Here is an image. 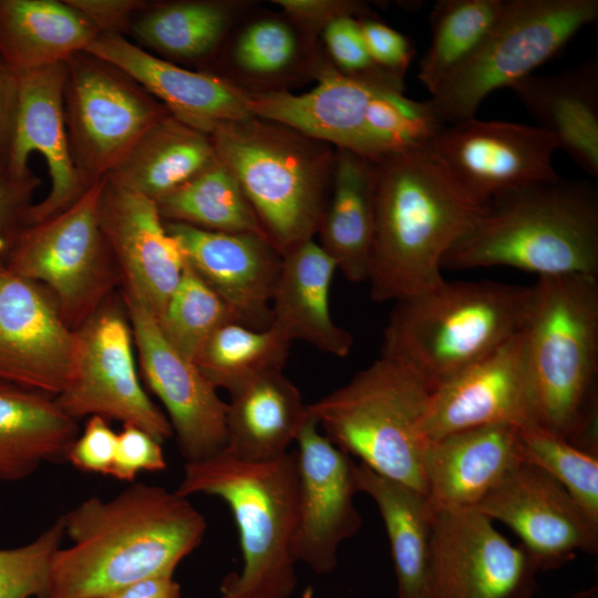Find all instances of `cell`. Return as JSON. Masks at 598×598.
<instances>
[{
  "label": "cell",
  "instance_id": "cell-1",
  "mask_svg": "<svg viewBox=\"0 0 598 598\" xmlns=\"http://www.w3.org/2000/svg\"><path fill=\"white\" fill-rule=\"evenodd\" d=\"M62 518L72 544L54 553L43 598H102L146 578L173 576L207 529L187 497L143 483L109 501L92 496Z\"/></svg>",
  "mask_w": 598,
  "mask_h": 598
},
{
  "label": "cell",
  "instance_id": "cell-2",
  "mask_svg": "<svg viewBox=\"0 0 598 598\" xmlns=\"http://www.w3.org/2000/svg\"><path fill=\"white\" fill-rule=\"evenodd\" d=\"M375 164L371 298L399 301L440 285L443 259L484 206L470 198L429 147Z\"/></svg>",
  "mask_w": 598,
  "mask_h": 598
},
{
  "label": "cell",
  "instance_id": "cell-3",
  "mask_svg": "<svg viewBox=\"0 0 598 598\" xmlns=\"http://www.w3.org/2000/svg\"><path fill=\"white\" fill-rule=\"evenodd\" d=\"M511 267L540 277L598 276V186L539 181L493 197L443 268Z\"/></svg>",
  "mask_w": 598,
  "mask_h": 598
},
{
  "label": "cell",
  "instance_id": "cell-4",
  "mask_svg": "<svg viewBox=\"0 0 598 598\" xmlns=\"http://www.w3.org/2000/svg\"><path fill=\"white\" fill-rule=\"evenodd\" d=\"M522 339L535 425L598 453V276L538 278Z\"/></svg>",
  "mask_w": 598,
  "mask_h": 598
},
{
  "label": "cell",
  "instance_id": "cell-5",
  "mask_svg": "<svg viewBox=\"0 0 598 598\" xmlns=\"http://www.w3.org/2000/svg\"><path fill=\"white\" fill-rule=\"evenodd\" d=\"M532 287L496 281H446L395 301L381 355L431 391L518 333Z\"/></svg>",
  "mask_w": 598,
  "mask_h": 598
},
{
  "label": "cell",
  "instance_id": "cell-6",
  "mask_svg": "<svg viewBox=\"0 0 598 598\" xmlns=\"http://www.w3.org/2000/svg\"><path fill=\"white\" fill-rule=\"evenodd\" d=\"M176 492L221 498L239 533L243 566L227 575L218 598H289L295 591L298 471L296 451L266 462H246L220 452L185 462Z\"/></svg>",
  "mask_w": 598,
  "mask_h": 598
},
{
  "label": "cell",
  "instance_id": "cell-7",
  "mask_svg": "<svg viewBox=\"0 0 598 598\" xmlns=\"http://www.w3.org/2000/svg\"><path fill=\"white\" fill-rule=\"evenodd\" d=\"M209 136L281 256L313 239L330 196L336 150L252 115L221 123Z\"/></svg>",
  "mask_w": 598,
  "mask_h": 598
},
{
  "label": "cell",
  "instance_id": "cell-8",
  "mask_svg": "<svg viewBox=\"0 0 598 598\" xmlns=\"http://www.w3.org/2000/svg\"><path fill=\"white\" fill-rule=\"evenodd\" d=\"M431 392L402 364L380 355L307 409L342 451L427 495L422 425Z\"/></svg>",
  "mask_w": 598,
  "mask_h": 598
},
{
  "label": "cell",
  "instance_id": "cell-9",
  "mask_svg": "<svg viewBox=\"0 0 598 598\" xmlns=\"http://www.w3.org/2000/svg\"><path fill=\"white\" fill-rule=\"evenodd\" d=\"M597 18L598 0H506L480 45L426 101L445 126L473 118L489 93L530 75Z\"/></svg>",
  "mask_w": 598,
  "mask_h": 598
},
{
  "label": "cell",
  "instance_id": "cell-10",
  "mask_svg": "<svg viewBox=\"0 0 598 598\" xmlns=\"http://www.w3.org/2000/svg\"><path fill=\"white\" fill-rule=\"evenodd\" d=\"M103 179L65 210L28 225L4 261L17 275L44 287L74 331L121 285L99 223Z\"/></svg>",
  "mask_w": 598,
  "mask_h": 598
},
{
  "label": "cell",
  "instance_id": "cell-11",
  "mask_svg": "<svg viewBox=\"0 0 598 598\" xmlns=\"http://www.w3.org/2000/svg\"><path fill=\"white\" fill-rule=\"evenodd\" d=\"M64 64L66 135L74 166L89 189L169 112L127 73L86 51Z\"/></svg>",
  "mask_w": 598,
  "mask_h": 598
},
{
  "label": "cell",
  "instance_id": "cell-12",
  "mask_svg": "<svg viewBox=\"0 0 598 598\" xmlns=\"http://www.w3.org/2000/svg\"><path fill=\"white\" fill-rule=\"evenodd\" d=\"M75 331L76 373L55 398L61 408L75 420L97 415L133 424L161 443L172 437L167 416L140 382L133 331L121 296H110Z\"/></svg>",
  "mask_w": 598,
  "mask_h": 598
},
{
  "label": "cell",
  "instance_id": "cell-13",
  "mask_svg": "<svg viewBox=\"0 0 598 598\" xmlns=\"http://www.w3.org/2000/svg\"><path fill=\"white\" fill-rule=\"evenodd\" d=\"M426 564L430 598H532L538 568L475 508H437Z\"/></svg>",
  "mask_w": 598,
  "mask_h": 598
},
{
  "label": "cell",
  "instance_id": "cell-14",
  "mask_svg": "<svg viewBox=\"0 0 598 598\" xmlns=\"http://www.w3.org/2000/svg\"><path fill=\"white\" fill-rule=\"evenodd\" d=\"M296 443L298 498L291 555L296 564L328 575L338 566L340 545L362 526L354 505L357 463L320 432L309 412Z\"/></svg>",
  "mask_w": 598,
  "mask_h": 598
},
{
  "label": "cell",
  "instance_id": "cell-15",
  "mask_svg": "<svg viewBox=\"0 0 598 598\" xmlns=\"http://www.w3.org/2000/svg\"><path fill=\"white\" fill-rule=\"evenodd\" d=\"M79 339L41 285L0 260V381L52 396L76 373Z\"/></svg>",
  "mask_w": 598,
  "mask_h": 598
},
{
  "label": "cell",
  "instance_id": "cell-16",
  "mask_svg": "<svg viewBox=\"0 0 598 598\" xmlns=\"http://www.w3.org/2000/svg\"><path fill=\"white\" fill-rule=\"evenodd\" d=\"M480 205L508 189L554 179V137L538 126L475 117L445 126L429 146Z\"/></svg>",
  "mask_w": 598,
  "mask_h": 598
},
{
  "label": "cell",
  "instance_id": "cell-17",
  "mask_svg": "<svg viewBox=\"0 0 598 598\" xmlns=\"http://www.w3.org/2000/svg\"><path fill=\"white\" fill-rule=\"evenodd\" d=\"M132 327L141 371L163 403L185 462L212 457L226 446L227 403L197 364L164 337L155 317L120 291Z\"/></svg>",
  "mask_w": 598,
  "mask_h": 598
},
{
  "label": "cell",
  "instance_id": "cell-18",
  "mask_svg": "<svg viewBox=\"0 0 598 598\" xmlns=\"http://www.w3.org/2000/svg\"><path fill=\"white\" fill-rule=\"evenodd\" d=\"M474 508L512 528L538 570L598 550V520L534 465L519 463Z\"/></svg>",
  "mask_w": 598,
  "mask_h": 598
},
{
  "label": "cell",
  "instance_id": "cell-19",
  "mask_svg": "<svg viewBox=\"0 0 598 598\" xmlns=\"http://www.w3.org/2000/svg\"><path fill=\"white\" fill-rule=\"evenodd\" d=\"M99 223L120 274V291L157 321L177 287L186 259L154 200L111 176L103 179Z\"/></svg>",
  "mask_w": 598,
  "mask_h": 598
},
{
  "label": "cell",
  "instance_id": "cell-20",
  "mask_svg": "<svg viewBox=\"0 0 598 598\" xmlns=\"http://www.w3.org/2000/svg\"><path fill=\"white\" fill-rule=\"evenodd\" d=\"M493 424L535 425L522 330L435 388L430 394L422 430L426 441H435Z\"/></svg>",
  "mask_w": 598,
  "mask_h": 598
},
{
  "label": "cell",
  "instance_id": "cell-21",
  "mask_svg": "<svg viewBox=\"0 0 598 598\" xmlns=\"http://www.w3.org/2000/svg\"><path fill=\"white\" fill-rule=\"evenodd\" d=\"M165 227L186 262L224 299L241 324L255 329L270 326L282 256L266 237L169 221Z\"/></svg>",
  "mask_w": 598,
  "mask_h": 598
},
{
  "label": "cell",
  "instance_id": "cell-22",
  "mask_svg": "<svg viewBox=\"0 0 598 598\" xmlns=\"http://www.w3.org/2000/svg\"><path fill=\"white\" fill-rule=\"evenodd\" d=\"M64 81V63L20 75L9 174L19 179L34 177L28 159L37 152L44 158L51 179L48 195L30 209L29 225L65 210L87 190L70 152L63 110Z\"/></svg>",
  "mask_w": 598,
  "mask_h": 598
},
{
  "label": "cell",
  "instance_id": "cell-23",
  "mask_svg": "<svg viewBox=\"0 0 598 598\" xmlns=\"http://www.w3.org/2000/svg\"><path fill=\"white\" fill-rule=\"evenodd\" d=\"M85 51L127 73L172 115L206 134L221 123L251 116L244 86L226 76L178 66L125 35L100 33Z\"/></svg>",
  "mask_w": 598,
  "mask_h": 598
},
{
  "label": "cell",
  "instance_id": "cell-24",
  "mask_svg": "<svg viewBox=\"0 0 598 598\" xmlns=\"http://www.w3.org/2000/svg\"><path fill=\"white\" fill-rule=\"evenodd\" d=\"M316 75L318 84L301 94L248 91L249 113L363 157L368 107L375 93L388 86L346 75L332 63L319 65Z\"/></svg>",
  "mask_w": 598,
  "mask_h": 598
},
{
  "label": "cell",
  "instance_id": "cell-25",
  "mask_svg": "<svg viewBox=\"0 0 598 598\" xmlns=\"http://www.w3.org/2000/svg\"><path fill=\"white\" fill-rule=\"evenodd\" d=\"M519 463L518 427L493 424L427 441L423 470L437 508H474Z\"/></svg>",
  "mask_w": 598,
  "mask_h": 598
},
{
  "label": "cell",
  "instance_id": "cell-26",
  "mask_svg": "<svg viewBox=\"0 0 598 598\" xmlns=\"http://www.w3.org/2000/svg\"><path fill=\"white\" fill-rule=\"evenodd\" d=\"M334 260L313 239L282 255L271 301V323L289 341H305L320 351L344 358L353 339L330 312Z\"/></svg>",
  "mask_w": 598,
  "mask_h": 598
},
{
  "label": "cell",
  "instance_id": "cell-27",
  "mask_svg": "<svg viewBox=\"0 0 598 598\" xmlns=\"http://www.w3.org/2000/svg\"><path fill=\"white\" fill-rule=\"evenodd\" d=\"M511 89L582 171L598 177V59L554 75L530 74Z\"/></svg>",
  "mask_w": 598,
  "mask_h": 598
},
{
  "label": "cell",
  "instance_id": "cell-28",
  "mask_svg": "<svg viewBox=\"0 0 598 598\" xmlns=\"http://www.w3.org/2000/svg\"><path fill=\"white\" fill-rule=\"evenodd\" d=\"M223 452L266 462L289 452L308 416L299 389L282 370L257 375L229 392Z\"/></svg>",
  "mask_w": 598,
  "mask_h": 598
},
{
  "label": "cell",
  "instance_id": "cell-29",
  "mask_svg": "<svg viewBox=\"0 0 598 598\" xmlns=\"http://www.w3.org/2000/svg\"><path fill=\"white\" fill-rule=\"evenodd\" d=\"M99 34L65 0H0V55L18 75L65 63Z\"/></svg>",
  "mask_w": 598,
  "mask_h": 598
},
{
  "label": "cell",
  "instance_id": "cell-30",
  "mask_svg": "<svg viewBox=\"0 0 598 598\" xmlns=\"http://www.w3.org/2000/svg\"><path fill=\"white\" fill-rule=\"evenodd\" d=\"M79 425L55 396L0 381V481L14 482L42 464L66 460Z\"/></svg>",
  "mask_w": 598,
  "mask_h": 598
},
{
  "label": "cell",
  "instance_id": "cell-31",
  "mask_svg": "<svg viewBox=\"0 0 598 598\" xmlns=\"http://www.w3.org/2000/svg\"><path fill=\"white\" fill-rule=\"evenodd\" d=\"M375 164L336 148L328 205L319 227L320 246L351 282L368 280L374 229Z\"/></svg>",
  "mask_w": 598,
  "mask_h": 598
},
{
  "label": "cell",
  "instance_id": "cell-32",
  "mask_svg": "<svg viewBox=\"0 0 598 598\" xmlns=\"http://www.w3.org/2000/svg\"><path fill=\"white\" fill-rule=\"evenodd\" d=\"M358 491L369 495L383 519L398 598H426V564L434 518L430 497L363 463L355 465Z\"/></svg>",
  "mask_w": 598,
  "mask_h": 598
},
{
  "label": "cell",
  "instance_id": "cell-33",
  "mask_svg": "<svg viewBox=\"0 0 598 598\" xmlns=\"http://www.w3.org/2000/svg\"><path fill=\"white\" fill-rule=\"evenodd\" d=\"M216 159L209 134L169 113L141 137L109 176L156 203Z\"/></svg>",
  "mask_w": 598,
  "mask_h": 598
},
{
  "label": "cell",
  "instance_id": "cell-34",
  "mask_svg": "<svg viewBox=\"0 0 598 598\" xmlns=\"http://www.w3.org/2000/svg\"><path fill=\"white\" fill-rule=\"evenodd\" d=\"M237 4L218 0L150 1L133 19L131 35L163 59L198 62L212 58L226 39Z\"/></svg>",
  "mask_w": 598,
  "mask_h": 598
},
{
  "label": "cell",
  "instance_id": "cell-35",
  "mask_svg": "<svg viewBox=\"0 0 598 598\" xmlns=\"http://www.w3.org/2000/svg\"><path fill=\"white\" fill-rule=\"evenodd\" d=\"M156 205L165 221L212 231L266 237L238 182L218 159L157 200Z\"/></svg>",
  "mask_w": 598,
  "mask_h": 598
},
{
  "label": "cell",
  "instance_id": "cell-36",
  "mask_svg": "<svg viewBox=\"0 0 598 598\" xmlns=\"http://www.w3.org/2000/svg\"><path fill=\"white\" fill-rule=\"evenodd\" d=\"M506 0H439L430 14L431 40L417 78L432 94L480 45Z\"/></svg>",
  "mask_w": 598,
  "mask_h": 598
},
{
  "label": "cell",
  "instance_id": "cell-37",
  "mask_svg": "<svg viewBox=\"0 0 598 598\" xmlns=\"http://www.w3.org/2000/svg\"><path fill=\"white\" fill-rule=\"evenodd\" d=\"M291 343L271 326L229 322L210 336L195 363L217 389L230 392L257 375L282 370Z\"/></svg>",
  "mask_w": 598,
  "mask_h": 598
},
{
  "label": "cell",
  "instance_id": "cell-38",
  "mask_svg": "<svg viewBox=\"0 0 598 598\" xmlns=\"http://www.w3.org/2000/svg\"><path fill=\"white\" fill-rule=\"evenodd\" d=\"M157 322L166 340L182 355L195 362L217 329L239 321L224 299L186 262L181 280Z\"/></svg>",
  "mask_w": 598,
  "mask_h": 598
},
{
  "label": "cell",
  "instance_id": "cell-39",
  "mask_svg": "<svg viewBox=\"0 0 598 598\" xmlns=\"http://www.w3.org/2000/svg\"><path fill=\"white\" fill-rule=\"evenodd\" d=\"M518 451L523 463L556 480L598 520V453L582 450L537 425L518 427Z\"/></svg>",
  "mask_w": 598,
  "mask_h": 598
},
{
  "label": "cell",
  "instance_id": "cell-40",
  "mask_svg": "<svg viewBox=\"0 0 598 598\" xmlns=\"http://www.w3.org/2000/svg\"><path fill=\"white\" fill-rule=\"evenodd\" d=\"M301 31L289 18L267 17L248 23L231 49L234 65L245 75L272 80L291 70L301 55Z\"/></svg>",
  "mask_w": 598,
  "mask_h": 598
},
{
  "label": "cell",
  "instance_id": "cell-41",
  "mask_svg": "<svg viewBox=\"0 0 598 598\" xmlns=\"http://www.w3.org/2000/svg\"><path fill=\"white\" fill-rule=\"evenodd\" d=\"M63 536L61 516L29 544L0 549V598H43L52 557Z\"/></svg>",
  "mask_w": 598,
  "mask_h": 598
},
{
  "label": "cell",
  "instance_id": "cell-42",
  "mask_svg": "<svg viewBox=\"0 0 598 598\" xmlns=\"http://www.w3.org/2000/svg\"><path fill=\"white\" fill-rule=\"evenodd\" d=\"M333 65L343 74L382 86L404 91L400 80L372 60L365 45L360 19L344 16L329 22L321 31Z\"/></svg>",
  "mask_w": 598,
  "mask_h": 598
},
{
  "label": "cell",
  "instance_id": "cell-43",
  "mask_svg": "<svg viewBox=\"0 0 598 598\" xmlns=\"http://www.w3.org/2000/svg\"><path fill=\"white\" fill-rule=\"evenodd\" d=\"M166 467L162 443L133 424H123L122 431L117 433L110 476L123 482H133L143 471L161 472Z\"/></svg>",
  "mask_w": 598,
  "mask_h": 598
},
{
  "label": "cell",
  "instance_id": "cell-44",
  "mask_svg": "<svg viewBox=\"0 0 598 598\" xmlns=\"http://www.w3.org/2000/svg\"><path fill=\"white\" fill-rule=\"evenodd\" d=\"M40 185L34 176L14 178L0 172V260L6 261L21 231L29 225L32 197Z\"/></svg>",
  "mask_w": 598,
  "mask_h": 598
},
{
  "label": "cell",
  "instance_id": "cell-45",
  "mask_svg": "<svg viewBox=\"0 0 598 598\" xmlns=\"http://www.w3.org/2000/svg\"><path fill=\"white\" fill-rule=\"evenodd\" d=\"M117 433L111 427L109 421L102 416L89 417L82 434L72 443L66 461L75 468L87 472L110 475Z\"/></svg>",
  "mask_w": 598,
  "mask_h": 598
},
{
  "label": "cell",
  "instance_id": "cell-46",
  "mask_svg": "<svg viewBox=\"0 0 598 598\" xmlns=\"http://www.w3.org/2000/svg\"><path fill=\"white\" fill-rule=\"evenodd\" d=\"M360 23L373 62L386 73L403 80L414 55L411 41L372 17L360 19Z\"/></svg>",
  "mask_w": 598,
  "mask_h": 598
},
{
  "label": "cell",
  "instance_id": "cell-47",
  "mask_svg": "<svg viewBox=\"0 0 598 598\" xmlns=\"http://www.w3.org/2000/svg\"><path fill=\"white\" fill-rule=\"evenodd\" d=\"M303 33L309 37L321 32L332 20L350 16L358 19L372 17L367 4L349 0H275Z\"/></svg>",
  "mask_w": 598,
  "mask_h": 598
},
{
  "label": "cell",
  "instance_id": "cell-48",
  "mask_svg": "<svg viewBox=\"0 0 598 598\" xmlns=\"http://www.w3.org/2000/svg\"><path fill=\"white\" fill-rule=\"evenodd\" d=\"M83 13L100 33L125 35L135 16L150 1L145 0H65Z\"/></svg>",
  "mask_w": 598,
  "mask_h": 598
},
{
  "label": "cell",
  "instance_id": "cell-49",
  "mask_svg": "<svg viewBox=\"0 0 598 598\" xmlns=\"http://www.w3.org/2000/svg\"><path fill=\"white\" fill-rule=\"evenodd\" d=\"M19 87L20 75L0 55V172L7 174L14 136Z\"/></svg>",
  "mask_w": 598,
  "mask_h": 598
},
{
  "label": "cell",
  "instance_id": "cell-50",
  "mask_svg": "<svg viewBox=\"0 0 598 598\" xmlns=\"http://www.w3.org/2000/svg\"><path fill=\"white\" fill-rule=\"evenodd\" d=\"M102 598H181V587L173 576L146 578Z\"/></svg>",
  "mask_w": 598,
  "mask_h": 598
},
{
  "label": "cell",
  "instance_id": "cell-51",
  "mask_svg": "<svg viewBox=\"0 0 598 598\" xmlns=\"http://www.w3.org/2000/svg\"><path fill=\"white\" fill-rule=\"evenodd\" d=\"M573 598H598V587L591 586L587 589L578 591Z\"/></svg>",
  "mask_w": 598,
  "mask_h": 598
},
{
  "label": "cell",
  "instance_id": "cell-52",
  "mask_svg": "<svg viewBox=\"0 0 598 598\" xmlns=\"http://www.w3.org/2000/svg\"><path fill=\"white\" fill-rule=\"evenodd\" d=\"M426 598H430L429 596Z\"/></svg>",
  "mask_w": 598,
  "mask_h": 598
}]
</instances>
